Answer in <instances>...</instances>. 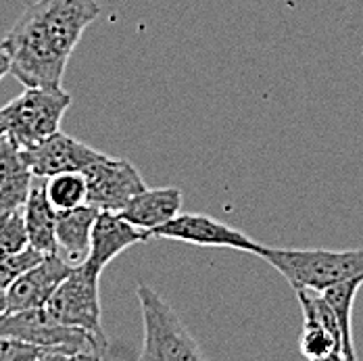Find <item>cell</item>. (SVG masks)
<instances>
[{
  "instance_id": "obj_1",
  "label": "cell",
  "mask_w": 363,
  "mask_h": 361,
  "mask_svg": "<svg viewBox=\"0 0 363 361\" xmlns=\"http://www.w3.org/2000/svg\"><path fill=\"white\" fill-rule=\"evenodd\" d=\"M294 290L324 292L330 287L363 280V249H269L259 255Z\"/></svg>"
},
{
  "instance_id": "obj_2",
  "label": "cell",
  "mask_w": 363,
  "mask_h": 361,
  "mask_svg": "<svg viewBox=\"0 0 363 361\" xmlns=\"http://www.w3.org/2000/svg\"><path fill=\"white\" fill-rule=\"evenodd\" d=\"M13 73L26 88H61L67 61L44 34L38 19L26 9L11 32L0 42Z\"/></svg>"
},
{
  "instance_id": "obj_3",
  "label": "cell",
  "mask_w": 363,
  "mask_h": 361,
  "mask_svg": "<svg viewBox=\"0 0 363 361\" xmlns=\"http://www.w3.org/2000/svg\"><path fill=\"white\" fill-rule=\"evenodd\" d=\"M136 296L145 328L138 361H209L180 316L157 290L138 282Z\"/></svg>"
},
{
  "instance_id": "obj_4",
  "label": "cell",
  "mask_w": 363,
  "mask_h": 361,
  "mask_svg": "<svg viewBox=\"0 0 363 361\" xmlns=\"http://www.w3.org/2000/svg\"><path fill=\"white\" fill-rule=\"evenodd\" d=\"M69 107L72 94L63 88H26V92L0 109V132L21 150L32 148L59 132Z\"/></svg>"
},
{
  "instance_id": "obj_5",
  "label": "cell",
  "mask_w": 363,
  "mask_h": 361,
  "mask_svg": "<svg viewBox=\"0 0 363 361\" xmlns=\"http://www.w3.org/2000/svg\"><path fill=\"white\" fill-rule=\"evenodd\" d=\"M0 338L19 340L26 345L38 347L52 353H94L105 355L109 343H101L92 334L59 322L46 307L17 311V313H2L0 316Z\"/></svg>"
},
{
  "instance_id": "obj_6",
  "label": "cell",
  "mask_w": 363,
  "mask_h": 361,
  "mask_svg": "<svg viewBox=\"0 0 363 361\" xmlns=\"http://www.w3.org/2000/svg\"><path fill=\"white\" fill-rule=\"evenodd\" d=\"M101 272L82 263L73 267L69 276L59 284L46 309L63 324L79 328L101 343H109L101 324V299H99Z\"/></svg>"
},
{
  "instance_id": "obj_7",
  "label": "cell",
  "mask_w": 363,
  "mask_h": 361,
  "mask_svg": "<svg viewBox=\"0 0 363 361\" xmlns=\"http://www.w3.org/2000/svg\"><path fill=\"white\" fill-rule=\"evenodd\" d=\"M150 238H167L194 247L234 249L242 253H253L257 257L263 251V245L247 236L242 230L203 213H178L167 223L155 228L150 232Z\"/></svg>"
},
{
  "instance_id": "obj_8",
  "label": "cell",
  "mask_w": 363,
  "mask_h": 361,
  "mask_svg": "<svg viewBox=\"0 0 363 361\" xmlns=\"http://www.w3.org/2000/svg\"><path fill=\"white\" fill-rule=\"evenodd\" d=\"M82 176L88 186L86 205L94 207L96 211L119 213L146 188L143 176L130 161L115 159L109 155H103Z\"/></svg>"
},
{
  "instance_id": "obj_9",
  "label": "cell",
  "mask_w": 363,
  "mask_h": 361,
  "mask_svg": "<svg viewBox=\"0 0 363 361\" xmlns=\"http://www.w3.org/2000/svg\"><path fill=\"white\" fill-rule=\"evenodd\" d=\"M28 9L65 59L72 57L84 30L101 15L96 0H36Z\"/></svg>"
},
{
  "instance_id": "obj_10",
  "label": "cell",
  "mask_w": 363,
  "mask_h": 361,
  "mask_svg": "<svg viewBox=\"0 0 363 361\" xmlns=\"http://www.w3.org/2000/svg\"><path fill=\"white\" fill-rule=\"evenodd\" d=\"M26 165L36 178H52L61 174H84L105 152L84 145L61 130L44 143L21 150Z\"/></svg>"
},
{
  "instance_id": "obj_11",
  "label": "cell",
  "mask_w": 363,
  "mask_h": 361,
  "mask_svg": "<svg viewBox=\"0 0 363 361\" xmlns=\"http://www.w3.org/2000/svg\"><path fill=\"white\" fill-rule=\"evenodd\" d=\"M303 311V336L301 353L307 361H320L332 353H342V334L322 292L294 290Z\"/></svg>"
},
{
  "instance_id": "obj_12",
  "label": "cell",
  "mask_w": 363,
  "mask_h": 361,
  "mask_svg": "<svg viewBox=\"0 0 363 361\" xmlns=\"http://www.w3.org/2000/svg\"><path fill=\"white\" fill-rule=\"evenodd\" d=\"M72 265H67L59 255H46L38 265L21 274L9 289L4 290L6 299V311L4 313H17V311H30L42 309L59 289V284L69 276Z\"/></svg>"
},
{
  "instance_id": "obj_13",
  "label": "cell",
  "mask_w": 363,
  "mask_h": 361,
  "mask_svg": "<svg viewBox=\"0 0 363 361\" xmlns=\"http://www.w3.org/2000/svg\"><path fill=\"white\" fill-rule=\"evenodd\" d=\"M146 240H150V234L134 228L119 213L99 211V217H96L94 228H92L90 255L84 263H88L90 267H94L103 274V270L117 255L128 251L134 245L146 243Z\"/></svg>"
},
{
  "instance_id": "obj_14",
  "label": "cell",
  "mask_w": 363,
  "mask_h": 361,
  "mask_svg": "<svg viewBox=\"0 0 363 361\" xmlns=\"http://www.w3.org/2000/svg\"><path fill=\"white\" fill-rule=\"evenodd\" d=\"M182 209V190L167 186V188H145L140 194H136L121 211L128 223L143 232H152L155 228L167 223L169 219L180 213Z\"/></svg>"
},
{
  "instance_id": "obj_15",
  "label": "cell",
  "mask_w": 363,
  "mask_h": 361,
  "mask_svg": "<svg viewBox=\"0 0 363 361\" xmlns=\"http://www.w3.org/2000/svg\"><path fill=\"white\" fill-rule=\"evenodd\" d=\"M96 217L99 211L90 205L57 213V255L67 265L77 267L88 259Z\"/></svg>"
},
{
  "instance_id": "obj_16",
  "label": "cell",
  "mask_w": 363,
  "mask_h": 361,
  "mask_svg": "<svg viewBox=\"0 0 363 361\" xmlns=\"http://www.w3.org/2000/svg\"><path fill=\"white\" fill-rule=\"evenodd\" d=\"M57 209L46 196V178L32 182L28 203L23 207V219L30 236V245L42 255H57Z\"/></svg>"
},
{
  "instance_id": "obj_17",
  "label": "cell",
  "mask_w": 363,
  "mask_h": 361,
  "mask_svg": "<svg viewBox=\"0 0 363 361\" xmlns=\"http://www.w3.org/2000/svg\"><path fill=\"white\" fill-rule=\"evenodd\" d=\"M362 287L363 280H351V282L330 287L322 292L330 309L336 316V322L340 326L342 357L347 361H359L357 353H355V345H353V307H355V301H357V294H359Z\"/></svg>"
},
{
  "instance_id": "obj_18",
  "label": "cell",
  "mask_w": 363,
  "mask_h": 361,
  "mask_svg": "<svg viewBox=\"0 0 363 361\" xmlns=\"http://www.w3.org/2000/svg\"><path fill=\"white\" fill-rule=\"evenodd\" d=\"M46 196L57 211L75 209L86 205L88 186L82 174H61L46 180Z\"/></svg>"
},
{
  "instance_id": "obj_19",
  "label": "cell",
  "mask_w": 363,
  "mask_h": 361,
  "mask_svg": "<svg viewBox=\"0 0 363 361\" xmlns=\"http://www.w3.org/2000/svg\"><path fill=\"white\" fill-rule=\"evenodd\" d=\"M30 247L23 209L0 213V259L13 257Z\"/></svg>"
},
{
  "instance_id": "obj_20",
  "label": "cell",
  "mask_w": 363,
  "mask_h": 361,
  "mask_svg": "<svg viewBox=\"0 0 363 361\" xmlns=\"http://www.w3.org/2000/svg\"><path fill=\"white\" fill-rule=\"evenodd\" d=\"M44 257L46 255H42L30 245L21 253L6 257V259H0V290L9 289L21 274H26L28 270H32Z\"/></svg>"
},
{
  "instance_id": "obj_21",
  "label": "cell",
  "mask_w": 363,
  "mask_h": 361,
  "mask_svg": "<svg viewBox=\"0 0 363 361\" xmlns=\"http://www.w3.org/2000/svg\"><path fill=\"white\" fill-rule=\"evenodd\" d=\"M48 353L11 338H0V361H42Z\"/></svg>"
},
{
  "instance_id": "obj_22",
  "label": "cell",
  "mask_w": 363,
  "mask_h": 361,
  "mask_svg": "<svg viewBox=\"0 0 363 361\" xmlns=\"http://www.w3.org/2000/svg\"><path fill=\"white\" fill-rule=\"evenodd\" d=\"M23 155H21V148L15 145L4 132H0V174L2 172H9L13 167H19L23 165Z\"/></svg>"
},
{
  "instance_id": "obj_23",
  "label": "cell",
  "mask_w": 363,
  "mask_h": 361,
  "mask_svg": "<svg viewBox=\"0 0 363 361\" xmlns=\"http://www.w3.org/2000/svg\"><path fill=\"white\" fill-rule=\"evenodd\" d=\"M42 361H103V355H94V353H52L46 355Z\"/></svg>"
},
{
  "instance_id": "obj_24",
  "label": "cell",
  "mask_w": 363,
  "mask_h": 361,
  "mask_svg": "<svg viewBox=\"0 0 363 361\" xmlns=\"http://www.w3.org/2000/svg\"><path fill=\"white\" fill-rule=\"evenodd\" d=\"M9 70H11V65H9V57L0 50V82H2V77L9 73Z\"/></svg>"
},
{
  "instance_id": "obj_25",
  "label": "cell",
  "mask_w": 363,
  "mask_h": 361,
  "mask_svg": "<svg viewBox=\"0 0 363 361\" xmlns=\"http://www.w3.org/2000/svg\"><path fill=\"white\" fill-rule=\"evenodd\" d=\"M6 311V299H4V290H0V316Z\"/></svg>"
},
{
  "instance_id": "obj_26",
  "label": "cell",
  "mask_w": 363,
  "mask_h": 361,
  "mask_svg": "<svg viewBox=\"0 0 363 361\" xmlns=\"http://www.w3.org/2000/svg\"><path fill=\"white\" fill-rule=\"evenodd\" d=\"M320 361H347V360L342 357V353H332L330 357H326V360H320Z\"/></svg>"
}]
</instances>
